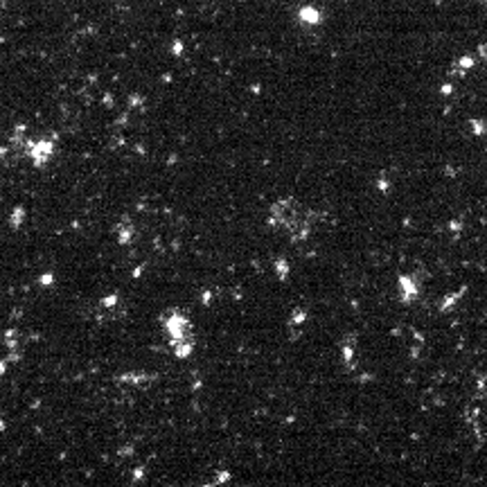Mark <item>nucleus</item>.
<instances>
[{"label":"nucleus","mask_w":487,"mask_h":487,"mask_svg":"<svg viewBox=\"0 0 487 487\" xmlns=\"http://www.w3.org/2000/svg\"><path fill=\"white\" fill-rule=\"evenodd\" d=\"M122 383H129V381H134V383H142V381H151L149 374H140V372H131V374H125V377L120 379Z\"/></svg>","instance_id":"obj_13"},{"label":"nucleus","mask_w":487,"mask_h":487,"mask_svg":"<svg viewBox=\"0 0 487 487\" xmlns=\"http://www.w3.org/2000/svg\"><path fill=\"white\" fill-rule=\"evenodd\" d=\"M52 282H55L52 273H45V276H41V284H43V287H52Z\"/></svg>","instance_id":"obj_15"},{"label":"nucleus","mask_w":487,"mask_h":487,"mask_svg":"<svg viewBox=\"0 0 487 487\" xmlns=\"http://www.w3.org/2000/svg\"><path fill=\"white\" fill-rule=\"evenodd\" d=\"M230 481V474L228 472H217L215 474V481H208V485H221V483H228Z\"/></svg>","instance_id":"obj_14"},{"label":"nucleus","mask_w":487,"mask_h":487,"mask_svg":"<svg viewBox=\"0 0 487 487\" xmlns=\"http://www.w3.org/2000/svg\"><path fill=\"white\" fill-rule=\"evenodd\" d=\"M3 3H5V0H0V5H3Z\"/></svg>","instance_id":"obj_17"},{"label":"nucleus","mask_w":487,"mask_h":487,"mask_svg":"<svg viewBox=\"0 0 487 487\" xmlns=\"http://www.w3.org/2000/svg\"><path fill=\"white\" fill-rule=\"evenodd\" d=\"M276 273H278V280H287L289 278V262L287 260H276Z\"/></svg>","instance_id":"obj_11"},{"label":"nucleus","mask_w":487,"mask_h":487,"mask_svg":"<svg viewBox=\"0 0 487 487\" xmlns=\"http://www.w3.org/2000/svg\"><path fill=\"white\" fill-rule=\"evenodd\" d=\"M400 287H402V298L404 300H411V298H415V293H418V289H415V282L411 278H400Z\"/></svg>","instance_id":"obj_10"},{"label":"nucleus","mask_w":487,"mask_h":487,"mask_svg":"<svg viewBox=\"0 0 487 487\" xmlns=\"http://www.w3.org/2000/svg\"><path fill=\"white\" fill-rule=\"evenodd\" d=\"M5 348L7 352H16V354H23V348H25V337L20 334L18 330H7L5 332Z\"/></svg>","instance_id":"obj_7"},{"label":"nucleus","mask_w":487,"mask_h":487,"mask_svg":"<svg viewBox=\"0 0 487 487\" xmlns=\"http://www.w3.org/2000/svg\"><path fill=\"white\" fill-rule=\"evenodd\" d=\"M115 235H118V241L122 244V246H129V244H134L136 237H138V226H134V221H131L129 217H125V219L118 221Z\"/></svg>","instance_id":"obj_5"},{"label":"nucleus","mask_w":487,"mask_h":487,"mask_svg":"<svg viewBox=\"0 0 487 487\" xmlns=\"http://www.w3.org/2000/svg\"><path fill=\"white\" fill-rule=\"evenodd\" d=\"M269 223L273 228L284 230L291 241H304L311 232L313 215L293 197L278 199L269 210Z\"/></svg>","instance_id":"obj_1"},{"label":"nucleus","mask_w":487,"mask_h":487,"mask_svg":"<svg viewBox=\"0 0 487 487\" xmlns=\"http://www.w3.org/2000/svg\"><path fill=\"white\" fill-rule=\"evenodd\" d=\"M125 313V300L118 293L99 300V316L101 318H120Z\"/></svg>","instance_id":"obj_4"},{"label":"nucleus","mask_w":487,"mask_h":487,"mask_svg":"<svg viewBox=\"0 0 487 487\" xmlns=\"http://www.w3.org/2000/svg\"><path fill=\"white\" fill-rule=\"evenodd\" d=\"M23 219H25V208H14L12 217H9V223H12L14 228H20L23 226Z\"/></svg>","instance_id":"obj_12"},{"label":"nucleus","mask_w":487,"mask_h":487,"mask_svg":"<svg viewBox=\"0 0 487 487\" xmlns=\"http://www.w3.org/2000/svg\"><path fill=\"white\" fill-rule=\"evenodd\" d=\"M57 151V136H50V138H38L32 142V149H29V160L36 169H43L50 160H52Z\"/></svg>","instance_id":"obj_3"},{"label":"nucleus","mask_w":487,"mask_h":487,"mask_svg":"<svg viewBox=\"0 0 487 487\" xmlns=\"http://www.w3.org/2000/svg\"><path fill=\"white\" fill-rule=\"evenodd\" d=\"M169 348H171V352H174L176 359H188V357H192V352H195V348H197V339L188 337V339L171 341Z\"/></svg>","instance_id":"obj_6"},{"label":"nucleus","mask_w":487,"mask_h":487,"mask_svg":"<svg viewBox=\"0 0 487 487\" xmlns=\"http://www.w3.org/2000/svg\"><path fill=\"white\" fill-rule=\"evenodd\" d=\"M298 18L302 20L304 25H320V20H323V12L316 7H300V12H298Z\"/></svg>","instance_id":"obj_9"},{"label":"nucleus","mask_w":487,"mask_h":487,"mask_svg":"<svg viewBox=\"0 0 487 487\" xmlns=\"http://www.w3.org/2000/svg\"><path fill=\"white\" fill-rule=\"evenodd\" d=\"M162 330H165L169 343L171 341H178V339L195 337V325H192V320L183 311H178V309L167 311L165 316H162Z\"/></svg>","instance_id":"obj_2"},{"label":"nucleus","mask_w":487,"mask_h":487,"mask_svg":"<svg viewBox=\"0 0 487 487\" xmlns=\"http://www.w3.org/2000/svg\"><path fill=\"white\" fill-rule=\"evenodd\" d=\"M0 431H5V422H3V418H0Z\"/></svg>","instance_id":"obj_16"},{"label":"nucleus","mask_w":487,"mask_h":487,"mask_svg":"<svg viewBox=\"0 0 487 487\" xmlns=\"http://www.w3.org/2000/svg\"><path fill=\"white\" fill-rule=\"evenodd\" d=\"M307 323V313H304L302 309H296L291 313V318H289V323H287V330H289V334H291V339H296L298 334L302 332V325Z\"/></svg>","instance_id":"obj_8"}]
</instances>
